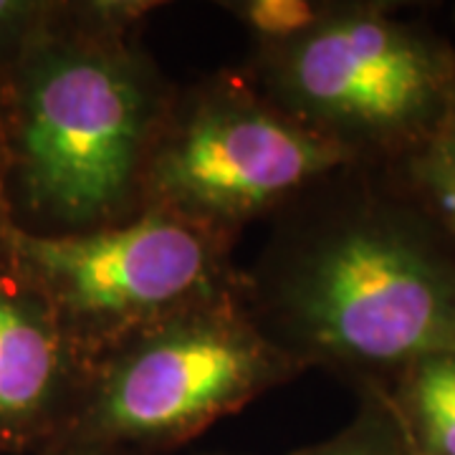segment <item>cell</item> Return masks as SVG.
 <instances>
[{"label":"cell","mask_w":455,"mask_h":455,"mask_svg":"<svg viewBox=\"0 0 455 455\" xmlns=\"http://www.w3.org/2000/svg\"><path fill=\"white\" fill-rule=\"evenodd\" d=\"M286 208L296 215L241 278L268 339L359 390L455 357V248L382 170L349 167Z\"/></svg>","instance_id":"cell-1"},{"label":"cell","mask_w":455,"mask_h":455,"mask_svg":"<svg viewBox=\"0 0 455 455\" xmlns=\"http://www.w3.org/2000/svg\"><path fill=\"white\" fill-rule=\"evenodd\" d=\"M157 3L94 0L53 11L13 64L5 167L56 233L142 212V178L175 92L137 41Z\"/></svg>","instance_id":"cell-2"},{"label":"cell","mask_w":455,"mask_h":455,"mask_svg":"<svg viewBox=\"0 0 455 455\" xmlns=\"http://www.w3.org/2000/svg\"><path fill=\"white\" fill-rule=\"evenodd\" d=\"M253 71L259 94L359 167L385 170L455 119V41L395 3H334Z\"/></svg>","instance_id":"cell-3"},{"label":"cell","mask_w":455,"mask_h":455,"mask_svg":"<svg viewBox=\"0 0 455 455\" xmlns=\"http://www.w3.org/2000/svg\"><path fill=\"white\" fill-rule=\"evenodd\" d=\"M301 370L266 337L238 291L149 326L92 362L61 438L134 455L167 451Z\"/></svg>","instance_id":"cell-4"},{"label":"cell","mask_w":455,"mask_h":455,"mask_svg":"<svg viewBox=\"0 0 455 455\" xmlns=\"http://www.w3.org/2000/svg\"><path fill=\"white\" fill-rule=\"evenodd\" d=\"M0 253L49 304L89 367L149 326L241 291L228 238L149 208L84 233L0 220Z\"/></svg>","instance_id":"cell-5"},{"label":"cell","mask_w":455,"mask_h":455,"mask_svg":"<svg viewBox=\"0 0 455 455\" xmlns=\"http://www.w3.org/2000/svg\"><path fill=\"white\" fill-rule=\"evenodd\" d=\"M359 167L339 145L283 114L238 79L175 94L152 142L142 211L228 238L283 211L329 178Z\"/></svg>","instance_id":"cell-6"},{"label":"cell","mask_w":455,"mask_h":455,"mask_svg":"<svg viewBox=\"0 0 455 455\" xmlns=\"http://www.w3.org/2000/svg\"><path fill=\"white\" fill-rule=\"evenodd\" d=\"M86 377L89 362L49 304L13 266L11 276L0 271V440L61 438Z\"/></svg>","instance_id":"cell-7"},{"label":"cell","mask_w":455,"mask_h":455,"mask_svg":"<svg viewBox=\"0 0 455 455\" xmlns=\"http://www.w3.org/2000/svg\"><path fill=\"white\" fill-rule=\"evenodd\" d=\"M415 455H455V357L410 364L382 390Z\"/></svg>","instance_id":"cell-8"},{"label":"cell","mask_w":455,"mask_h":455,"mask_svg":"<svg viewBox=\"0 0 455 455\" xmlns=\"http://www.w3.org/2000/svg\"><path fill=\"white\" fill-rule=\"evenodd\" d=\"M382 172L455 248V119Z\"/></svg>","instance_id":"cell-9"},{"label":"cell","mask_w":455,"mask_h":455,"mask_svg":"<svg viewBox=\"0 0 455 455\" xmlns=\"http://www.w3.org/2000/svg\"><path fill=\"white\" fill-rule=\"evenodd\" d=\"M357 415L339 433L289 455H415L382 390H359Z\"/></svg>","instance_id":"cell-10"},{"label":"cell","mask_w":455,"mask_h":455,"mask_svg":"<svg viewBox=\"0 0 455 455\" xmlns=\"http://www.w3.org/2000/svg\"><path fill=\"white\" fill-rule=\"evenodd\" d=\"M243 31L253 38L256 53L291 46L324 20L334 3L326 0H235L223 3Z\"/></svg>","instance_id":"cell-11"},{"label":"cell","mask_w":455,"mask_h":455,"mask_svg":"<svg viewBox=\"0 0 455 455\" xmlns=\"http://www.w3.org/2000/svg\"><path fill=\"white\" fill-rule=\"evenodd\" d=\"M53 11L56 5H46V3L0 0V51H11L16 64L20 51L44 28V23L53 16Z\"/></svg>","instance_id":"cell-12"},{"label":"cell","mask_w":455,"mask_h":455,"mask_svg":"<svg viewBox=\"0 0 455 455\" xmlns=\"http://www.w3.org/2000/svg\"><path fill=\"white\" fill-rule=\"evenodd\" d=\"M51 455H134L130 451L104 445V443H92V440H76V438H59L56 448Z\"/></svg>","instance_id":"cell-13"},{"label":"cell","mask_w":455,"mask_h":455,"mask_svg":"<svg viewBox=\"0 0 455 455\" xmlns=\"http://www.w3.org/2000/svg\"><path fill=\"white\" fill-rule=\"evenodd\" d=\"M5 164V147H3V122H0V170Z\"/></svg>","instance_id":"cell-14"}]
</instances>
